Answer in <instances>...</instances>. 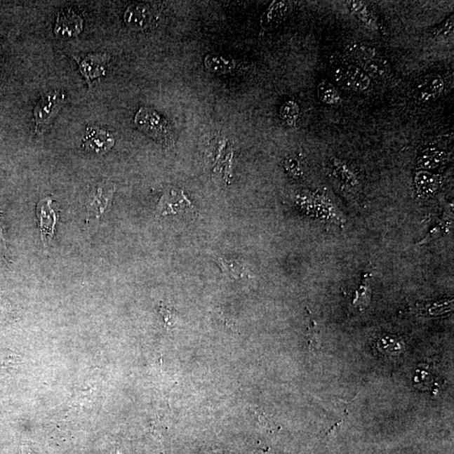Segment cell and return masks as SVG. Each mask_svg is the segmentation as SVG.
Instances as JSON below:
<instances>
[{
	"instance_id": "1",
	"label": "cell",
	"mask_w": 454,
	"mask_h": 454,
	"mask_svg": "<svg viewBox=\"0 0 454 454\" xmlns=\"http://www.w3.org/2000/svg\"><path fill=\"white\" fill-rule=\"evenodd\" d=\"M138 128L165 147L175 144V135L168 121L154 109L142 107L135 116Z\"/></svg>"
},
{
	"instance_id": "2",
	"label": "cell",
	"mask_w": 454,
	"mask_h": 454,
	"mask_svg": "<svg viewBox=\"0 0 454 454\" xmlns=\"http://www.w3.org/2000/svg\"><path fill=\"white\" fill-rule=\"evenodd\" d=\"M66 93L61 90H56L46 93L38 102L34 109V122H35V133L42 135L48 128L51 123L57 116L65 105Z\"/></svg>"
},
{
	"instance_id": "3",
	"label": "cell",
	"mask_w": 454,
	"mask_h": 454,
	"mask_svg": "<svg viewBox=\"0 0 454 454\" xmlns=\"http://www.w3.org/2000/svg\"><path fill=\"white\" fill-rule=\"evenodd\" d=\"M194 214L195 208L184 191L173 188L165 191L156 207V216Z\"/></svg>"
},
{
	"instance_id": "4",
	"label": "cell",
	"mask_w": 454,
	"mask_h": 454,
	"mask_svg": "<svg viewBox=\"0 0 454 454\" xmlns=\"http://www.w3.org/2000/svg\"><path fill=\"white\" fill-rule=\"evenodd\" d=\"M114 188L106 182H102L93 189L87 198V222L99 219L112 206Z\"/></svg>"
},
{
	"instance_id": "5",
	"label": "cell",
	"mask_w": 454,
	"mask_h": 454,
	"mask_svg": "<svg viewBox=\"0 0 454 454\" xmlns=\"http://www.w3.org/2000/svg\"><path fill=\"white\" fill-rule=\"evenodd\" d=\"M298 199L299 205L308 213L315 215L317 218L342 223L340 215L328 199L320 195L303 194L300 195Z\"/></svg>"
},
{
	"instance_id": "6",
	"label": "cell",
	"mask_w": 454,
	"mask_h": 454,
	"mask_svg": "<svg viewBox=\"0 0 454 454\" xmlns=\"http://www.w3.org/2000/svg\"><path fill=\"white\" fill-rule=\"evenodd\" d=\"M53 201L52 198L46 197L41 199L36 207L38 226L44 244L50 243L53 240L59 220V214L55 211Z\"/></svg>"
},
{
	"instance_id": "7",
	"label": "cell",
	"mask_w": 454,
	"mask_h": 454,
	"mask_svg": "<svg viewBox=\"0 0 454 454\" xmlns=\"http://www.w3.org/2000/svg\"><path fill=\"white\" fill-rule=\"evenodd\" d=\"M158 17V12L147 4H133L127 8L124 20L131 29L142 31L149 28Z\"/></svg>"
},
{
	"instance_id": "8",
	"label": "cell",
	"mask_w": 454,
	"mask_h": 454,
	"mask_svg": "<svg viewBox=\"0 0 454 454\" xmlns=\"http://www.w3.org/2000/svg\"><path fill=\"white\" fill-rule=\"evenodd\" d=\"M444 81L438 74H428L420 79L415 84V98L419 103H429L442 95Z\"/></svg>"
},
{
	"instance_id": "9",
	"label": "cell",
	"mask_w": 454,
	"mask_h": 454,
	"mask_svg": "<svg viewBox=\"0 0 454 454\" xmlns=\"http://www.w3.org/2000/svg\"><path fill=\"white\" fill-rule=\"evenodd\" d=\"M84 20L71 8L59 13L55 25L54 33L59 38L78 36L83 31Z\"/></svg>"
},
{
	"instance_id": "10",
	"label": "cell",
	"mask_w": 454,
	"mask_h": 454,
	"mask_svg": "<svg viewBox=\"0 0 454 454\" xmlns=\"http://www.w3.org/2000/svg\"><path fill=\"white\" fill-rule=\"evenodd\" d=\"M74 58L79 63L80 73L87 80L88 86H91L92 80L105 75L109 62V57L105 53L88 54L82 60L75 56Z\"/></svg>"
},
{
	"instance_id": "11",
	"label": "cell",
	"mask_w": 454,
	"mask_h": 454,
	"mask_svg": "<svg viewBox=\"0 0 454 454\" xmlns=\"http://www.w3.org/2000/svg\"><path fill=\"white\" fill-rule=\"evenodd\" d=\"M84 147L96 154H105L114 145L113 135L108 131L88 128L83 139Z\"/></svg>"
},
{
	"instance_id": "12",
	"label": "cell",
	"mask_w": 454,
	"mask_h": 454,
	"mask_svg": "<svg viewBox=\"0 0 454 454\" xmlns=\"http://www.w3.org/2000/svg\"><path fill=\"white\" fill-rule=\"evenodd\" d=\"M338 79L346 86L356 91H364L370 86L371 79L357 65H347L338 71Z\"/></svg>"
},
{
	"instance_id": "13",
	"label": "cell",
	"mask_w": 454,
	"mask_h": 454,
	"mask_svg": "<svg viewBox=\"0 0 454 454\" xmlns=\"http://www.w3.org/2000/svg\"><path fill=\"white\" fill-rule=\"evenodd\" d=\"M442 179L438 175L421 171L415 173V185L419 196L431 197L438 193Z\"/></svg>"
},
{
	"instance_id": "14",
	"label": "cell",
	"mask_w": 454,
	"mask_h": 454,
	"mask_svg": "<svg viewBox=\"0 0 454 454\" xmlns=\"http://www.w3.org/2000/svg\"><path fill=\"white\" fill-rule=\"evenodd\" d=\"M446 158V154L439 148L427 147L420 152L418 158V168L422 171H432L443 164Z\"/></svg>"
},
{
	"instance_id": "15",
	"label": "cell",
	"mask_w": 454,
	"mask_h": 454,
	"mask_svg": "<svg viewBox=\"0 0 454 454\" xmlns=\"http://www.w3.org/2000/svg\"><path fill=\"white\" fill-rule=\"evenodd\" d=\"M215 261L219 265L222 274L227 278L236 280L249 278L248 269L240 261L220 256L215 257Z\"/></svg>"
},
{
	"instance_id": "16",
	"label": "cell",
	"mask_w": 454,
	"mask_h": 454,
	"mask_svg": "<svg viewBox=\"0 0 454 454\" xmlns=\"http://www.w3.org/2000/svg\"><path fill=\"white\" fill-rule=\"evenodd\" d=\"M375 347L380 354L390 357L403 353L405 349V342L396 335H381L375 342Z\"/></svg>"
},
{
	"instance_id": "17",
	"label": "cell",
	"mask_w": 454,
	"mask_h": 454,
	"mask_svg": "<svg viewBox=\"0 0 454 454\" xmlns=\"http://www.w3.org/2000/svg\"><path fill=\"white\" fill-rule=\"evenodd\" d=\"M369 78L384 79L387 77L390 71L389 63L385 58L379 56L368 59L359 65Z\"/></svg>"
},
{
	"instance_id": "18",
	"label": "cell",
	"mask_w": 454,
	"mask_h": 454,
	"mask_svg": "<svg viewBox=\"0 0 454 454\" xmlns=\"http://www.w3.org/2000/svg\"><path fill=\"white\" fill-rule=\"evenodd\" d=\"M333 171L337 179L340 180L342 184L347 186L355 188L359 185L358 177L352 169L345 163L339 159L333 161Z\"/></svg>"
},
{
	"instance_id": "19",
	"label": "cell",
	"mask_w": 454,
	"mask_h": 454,
	"mask_svg": "<svg viewBox=\"0 0 454 454\" xmlns=\"http://www.w3.org/2000/svg\"><path fill=\"white\" fill-rule=\"evenodd\" d=\"M317 95L322 103L329 105H338L341 103V97L336 88L326 80L321 81L317 87Z\"/></svg>"
},
{
	"instance_id": "20",
	"label": "cell",
	"mask_w": 454,
	"mask_h": 454,
	"mask_svg": "<svg viewBox=\"0 0 454 454\" xmlns=\"http://www.w3.org/2000/svg\"><path fill=\"white\" fill-rule=\"evenodd\" d=\"M349 53L360 65L368 59L379 56L377 50L373 46L366 44H355L349 48Z\"/></svg>"
},
{
	"instance_id": "21",
	"label": "cell",
	"mask_w": 454,
	"mask_h": 454,
	"mask_svg": "<svg viewBox=\"0 0 454 454\" xmlns=\"http://www.w3.org/2000/svg\"><path fill=\"white\" fill-rule=\"evenodd\" d=\"M205 63L206 69L218 74L227 73L235 67L233 66L230 59L218 56V55H209L206 57Z\"/></svg>"
},
{
	"instance_id": "22",
	"label": "cell",
	"mask_w": 454,
	"mask_h": 454,
	"mask_svg": "<svg viewBox=\"0 0 454 454\" xmlns=\"http://www.w3.org/2000/svg\"><path fill=\"white\" fill-rule=\"evenodd\" d=\"M19 358L10 350L0 349V376L18 366Z\"/></svg>"
},
{
	"instance_id": "23",
	"label": "cell",
	"mask_w": 454,
	"mask_h": 454,
	"mask_svg": "<svg viewBox=\"0 0 454 454\" xmlns=\"http://www.w3.org/2000/svg\"><path fill=\"white\" fill-rule=\"evenodd\" d=\"M300 114L299 105L294 101H288L280 109V116L288 126H295Z\"/></svg>"
},
{
	"instance_id": "24",
	"label": "cell",
	"mask_w": 454,
	"mask_h": 454,
	"mask_svg": "<svg viewBox=\"0 0 454 454\" xmlns=\"http://www.w3.org/2000/svg\"><path fill=\"white\" fill-rule=\"evenodd\" d=\"M424 311L429 316H439L444 313L449 312L453 309V300L450 299L436 301V302L427 304Z\"/></svg>"
},
{
	"instance_id": "25",
	"label": "cell",
	"mask_w": 454,
	"mask_h": 454,
	"mask_svg": "<svg viewBox=\"0 0 454 454\" xmlns=\"http://www.w3.org/2000/svg\"><path fill=\"white\" fill-rule=\"evenodd\" d=\"M317 325L311 317L308 318L307 343L309 351L321 349Z\"/></svg>"
},
{
	"instance_id": "26",
	"label": "cell",
	"mask_w": 454,
	"mask_h": 454,
	"mask_svg": "<svg viewBox=\"0 0 454 454\" xmlns=\"http://www.w3.org/2000/svg\"><path fill=\"white\" fill-rule=\"evenodd\" d=\"M286 168L287 171L293 176L300 177L302 175V165H301L300 161L295 158V156H288L286 160Z\"/></svg>"
},
{
	"instance_id": "27",
	"label": "cell",
	"mask_w": 454,
	"mask_h": 454,
	"mask_svg": "<svg viewBox=\"0 0 454 454\" xmlns=\"http://www.w3.org/2000/svg\"><path fill=\"white\" fill-rule=\"evenodd\" d=\"M453 15L448 18L445 23L443 25V27L440 29V32L443 35H449V34L453 33Z\"/></svg>"
},
{
	"instance_id": "28",
	"label": "cell",
	"mask_w": 454,
	"mask_h": 454,
	"mask_svg": "<svg viewBox=\"0 0 454 454\" xmlns=\"http://www.w3.org/2000/svg\"><path fill=\"white\" fill-rule=\"evenodd\" d=\"M160 312L164 318L165 323H166L167 326L173 325V320H175V316H173V313L169 311L168 308L164 307H161Z\"/></svg>"
},
{
	"instance_id": "29",
	"label": "cell",
	"mask_w": 454,
	"mask_h": 454,
	"mask_svg": "<svg viewBox=\"0 0 454 454\" xmlns=\"http://www.w3.org/2000/svg\"><path fill=\"white\" fill-rule=\"evenodd\" d=\"M0 245L6 248V239H4V224L1 213H0Z\"/></svg>"
}]
</instances>
